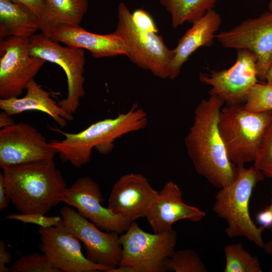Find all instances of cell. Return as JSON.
<instances>
[{
	"instance_id": "cell-21",
	"label": "cell",
	"mask_w": 272,
	"mask_h": 272,
	"mask_svg": "<svg viewBox=\"0 0 272 272\" xmlns=\"http://www.w3.org/2000/svg\"><path fill=\"white\" fill-rule=\"evenodd\" d=\"M40 30L38 18L26 6L12 0H0V39L29 38Z\"/></svg>"
},
{
	"instance_id": "cell-5",
	"label": "cell",
	"mask_w": 272,
	"mask_h": 272,
	"mask_svg": "<svg viewBox=\"0 0 272 272\" xmlns=\"http://www.w3.org/2000/svg\"><path fill=\"white\" fill-rule=\"evenodd\" d=\"M271 114L272 111H249L243 105L221 108L218 129L228 159L235 166L255 161Z\"/></svg>"
},
{
	"instance_id": "cell-11",
	"label": "cell",
	"mask_w": 272,
	"mask_h": 272,
	"mask_svg": "<svg viewBox=\"0 0 272 272\" xmlns=\"http://www.w3.org/2000/svg\"><path fill=\"white\" fill-rule=\"evenodd\" d=\"M256 61V56L251 51L237 49L236 61L230 68L201 73L199 79L202 83L212 87L210 95L220 97L228 105L244 104L250 90L258 83Z\"/></svg>"
},
{
	"instance_id": "cell-6",
	"label": "cell",
	"mask_w": 272,
	"mask_h": 272,
	"mask_svg": "<svg viewBox=\"0 0 272 272\" xmlns=\"http://www.w3.org/2000/svg\"><path fill=\"white\" fill-rule=\"evenodd\" d=\"M117 12V24L114 32L126 44V56L132 63L149 71L155 76L162 79L168 78L172 49L167 47L161 35L138 27L124 3L119 4Z\"/></svg>"
},
{
	"instance_id": "cell-2",
	"label": "cell",
	"mask_w": 272,
	"mask_h": 272,
	"mask_svg": "<svg viewBox=\"0 0 272 272\" xmlns=\"http://www.w3.org/2000/svg\"><path fill=\"white\" fill-rule=\"evenodd\" d=\"M11 201L22 214L45 215L62 202L67 187L54 159L3 169Z\"/></svg>"
},
{
	"instance_id": "cell-38",
	"label": "cell",
	"mask_w": 272,
	"mask_h": 272,
	"mask_svg": "<svg viewBox=\"0 0 272 272\" xmlns=\"http://www.w3.org/2000/svg\"><path fill=\"white\" fill-rule=\"evenodd\" d=\"M268 11L272 12V0H270L268 5Z\"/></svg>"
},
{
	"instance_id": "cell-17",
	"label": "cell",
	"mask_w": 272,
	"mask_h": 272,
	"mask_svg": "<svg viewBox=\"0 0 272 272\" xmlns=\"http://www.w3.org/2000/svg\"><path fill=\"white\" fill-rule=\"evenodd\" d=\"M206 215L198 208L186 204L179 186L169 181L159 192L146 218L154 233H160L172 229L173 224L179 220L198 222Z\"/></svg>"
},
{
	"instance_id": "cell-22",
	"label": "cell",
	"mask_w": 272,
	"mask_h": 272,
	"mask_svg": "<svg viewBox=\"0 0 272 272\" xmlns=\"http://www.w3.org/2000/svg\"><path fill=\"white\" fill-rule=\"evenodd\" d=\"M169 13L172 26L176 29L185 22L193 23L210 10L218 0H159Z\"/></svg>"
},
{
	"instance_id": "cell-8",
	"label": "cell",
	"mask_w": 272,
	"mask_h": 272,
	"mask_svg": "<svg viewBox=\"0 0 272 272\" xmlns=\"http://www.w3.org/2000/svg\"><path fill=\"white\" fill-rule=\"evenodd\" d=\"M29 51L31 56L55 63L63 70L66 77L67 93L58 104L68 113H75L85 94L84 49L63 46L41 32L29 38Z\"/></svg>"
},
{
	"instance_id": "cell-24",
	"label": "cell",
	"mask_w": 272,
	"mask_h": 272,
	"mask_svg": "<svg viewBox=\"0 0 272 272\" xmlns=\"http://www.w3.org/2000/svg\"><path fill=\"white\" fill-rule=\"evenodd\" d=\"M224 272H262L258 258L248 252L242 244L227 245L224 248Z\"/></svg>"
},
{
	"instance_id": "cell-16",
	"label": "cell",
	"mask_w": 272,
	"mask_h": 272,
	"mask_svg": "<svg viewBox=\"0 0 272 272\" xmlns=\"http://www.w3.org/2000/svg\"><path fill=\"white\" fill-rule=\"evenodd\" d=\"M159 192L140 173L121 176L114 184L107 207L131 222L146 217Z\"/></svg>"
},
{
	"instance_id": "cell-39",
	"label": "cell",
	"mask_w": 272,
	"mask_h": 272,
	"mask_svg": "<svg viewBox=\"0 0 272 272\" xmlns=\"http://www.w3.org/2000/svg\"><path fill=\"white\" fill-rule=\"evenodd\" d=\"M271 197H272V187H271ZM270 210H272V198H271V203L270 204L267 206Z\"/></svg>"
},
{
	"instance_id": "cell-30",
	"label": "cell",
	"mask_w": 272,
	"mask_h": 272,
	"mask_svg": "<svg viewBox=\"0 0 272 272\" xmlns=\"http://www.w3.org/2000/svg\"><path fill=\"white\" fill-rule=\"evenodd\" d=\"M6 219L36 224L43 228L56 226L62 221L61 216H46L41 214H12L8 215Z\"/></svg>"
},
{
	"instance_id": "cell-4",
	"label": "cell",
	"mask_w": 272,
	"mask_h": 272,
	"mask_svg": "<svg viewBox=\"0 0 272 272\" xmlns=\"http://www.w3.org/2000/svg\"><path fill=\"white\" fill-rule=\"evenodd\" d=\"M237 168L235 179L217 193L213 210L226 221L225 232L228 237H244L263 248L265 243L262 233L265 229L254 224L250 216L249 205L253 188L265 176L253 166Z\"/></svg>"
},
{
	"instance_id": "cell-18",
	"label": "cell",
	"mask_w": 272,
	"mask_h": 272,
	"mask_svg": "<svg viewBox=\"0 0 272 272\" xmlns=\"http://www.w3.org/2000/svg\"><path fill=\"white\" fill-rule=\"evenodd\" d=\"M50 38L67 46L86 49L95 58L127 54L124 40L114 32L97 34L80 25H59L53 29Z\"/></svg>"
},
{
	"instance_id": "cell-9",
	"label": "cell",
	"mask_w": 272,
	"mask_h": 272,
	"mask_svg": "<svg viewBox=\"0 0 272 272\" xmlns=\"http://www.w3.org/2000/svg\"><path fill=\"white\" fill-rule=\"evenodd\" d=\"M29 38L0 39L1 99L19 97L45 62L30 55Z\"/></svg>"
},
{
	"instance_id": "cell-32",
	"label": "cell",
	"mask_w": 272,
	"mask_h": 272,
	"mask_svg": "<svg viewBox=\"0 0 272 272\" xmlns=\"http://www.w3.org/2000/svg\"><path fill=\"white\" fill-rule=\"evenodd\" d=\"M256 220L260 226L272 231V210L267 206L258 213Z\"/></svg>"
},
{
	"instance_id": "cell-3",
	"label": "cell",
	"mask_w": 272,
	"mask_h": 272,
	"mask_svg": "<svg viewBox=\"0 0 272 272\" xmlns=\"http://www.w3.org/2000/svg\"><path fill=\"white\" fill-rule=\"evenodd\" d=\"M148 122L147 112L134 103L127 112L115 118L98 121L77 133L50 127L64 138L50 143L63 162L80 168L90 161L93 149L102 155H108L112 151L116 139L145 128Z\"/></svg>"
},
{
	"instance_id": "cell-10",
	"label": "cell",
	"mask_w": 272,
	"mask_h": 272,
	"mask_svg": "<svg viewBox=\"0 0 272 272\" xmlns=\"http://www.w3.org/2000/svg\"><path fill=\"white\" fill-rule=\"evenodd\" d=\"M225 48L247 49L256 57L258 80L265 81L272 63V12L265 11L257 17L242 21L230 30L216 35Z\"/></svg>"
},
{
	"instance_id": "cell-23",
	"label": "cell",
	"mask_w": 272,
	"mask_h": 272,
	"mask_svg": "<svg viewBox=\"0 0 272 272\" xmlns=\"http://www.w3.org/2000/svg\"><path fill=\"white\" fill-rule=\"evenodd\" d=\"M54 29L59 25H79L88 8V0H43Z\"/></svg>"
},
{
	"instance_id": "cell-33",
	"label": "cell",
	"mask_w": 272,
	"mask_h": 272,
	"mask_svg": "<svg viewBox=\"0 0 272 272\" xmlns=\"http://www.w3.org/2000/svg\"><path fill=\"white\" fill-rule=\"evenodd\" d=\"M11 253L6 249V245L3 241H0V272L10 271V268L6 266L12 260Z\"/></svg>"
},
{
	"instance_id": "cell-12",
	"label": "cell",
	"mask_w": 272,
	"mask_h": 272,
	"mask_svg": "<svg viewBox=\"0 0 272 272\" xmlns=\"http://www.w3.org/2000/svg\"><path fill=\"white\" fill-rule=\"evenodd\" d=\"M41 251L60 272L106 271L114 267L94 263L82 252L80 241L62 221L57 225L40 227Z\"/></svg>"
},
{
	"instance_id": "cell-1",
	"label": "cell",
	"mask_w": 272,
	"mask_h": 272,
	"mask_svg": "<svg viewBox=\"0 0 272 272\" xmlns=\"http://www.w3.org/2000/svg\"><path fill=\"white\" fill-rule=\"evenodd\" d=\"M225 103L212 95L202 99L184 143L196 171L213 186L221 188L236 178L238 168L229 160L218 126L220 111Z\"/></svg>"
},
{
	"instance_id": "cell-7",
	"label": "cell",
	"mask_w": 272,
	"mask_h": 272,
	"mask_svg": "<svg viewBox=\"0 0 272 272\" xmlns=\"http://www.w3.org/2000/svg\"><path fill=\"white\" fill-rule=\"evenodd\" d=\"M177 234L173 228L153 234L144 231L135 222L119 236L122 255L119 265H127L135 272H164L165 259L175 251Z\"/></svg>"
},
{
	"instance_id": "cell-15",
	"label": "cell",
	"mask_w": 272,
	"mask_h": 272,
	"mask_svg": "<svg viewBox=\"0 0 272 272\" xmlns=\"http://www.w3.org/2000/svg\"><path fill=\"white\" fill-rule=\"evenodd\" d=\"M103 201L99 184L88 176L78 178L67 187L62 199L100 229L118 234L126 231L132 222L103 207Z\"/></svg>"
},
{
	"instance_id": "cell-26",
	"label": "cell",
	"mask_w": 272,
	"mask_h": 272,
	"mask_svg": "<svg viewBox=\"0 0 272 272\" xmlns=\"http://www.w3.org/2000/svg\"><path fill=\"white\" fill-rule=\"evenodd\" d=\"M243 107L253 112L272 111V86L267 83H256L250 90Z\"/></svg>"
},
{
	"instance_id": "cell-25",
	"label": "cell",
	"mask_w": 272,
	"mask_h": 272,
	"mask_svg": "<svg viewBox=\"0 0 272 272\" xmlns=\"http://www.w3.org/2000/svg\"><path fill=\"white\" fill-rule=\"evenodd\" d=\"M166 270L175 272H206L207 269L197 253L185 249L174 251L164 262Z\"/></svg>"
},
{
	"instance_id": "cell-20",
	"label": "cell",
	"mask_w": 272,
	"mask_h": 272,
	"mask_svg": "<svg viewBox=\"0 0 272 272\" xmlns=\"http://www.w3.org/2000/svg\"><path fill=\"white\" fill-rule=\"evenodd\" d=\"M26 95L22 97L0 99V109L10 116L28 111H39L50 116L60 126H66L74 117L62 109L34 80L27 86Z\"/></svg>"
},
{
	"instance_id": "cell-28",
	"label": "cell",
	"mask_w": 272,
	"mask_h": 272,
	"mask_svg": "<svg viewBox=\"0 0 272 272\" xmlns=\"http://www.w3.org/2000/svg\"><path fill=\"white\" fill-rule=\"evenodd\" d=\"M253 167L272 178V114L260 143Z\"/></svg>"
},
{
	"instance_id": "cell-27",
	"label": "cell",
	"mask_w": 272,
	"mask_h": 272,
	"mask_svg": "<svg viewBox=\"0 0 272 272\" xmlns=\"http://www.w3.org/2000/svg\"><path fill=\"white\" fill-rule=\"evenodd\" d=\"M11 272H60L46 256L37 252L21 256L10 268Z\"/></svg>"
},
{
	"instance_id": "cell-35",
	"label": "cell",
	"mask_w": 272,
	"mask_h": 272,
	"mask_svg": "<svg viewBox=\"0 0 272 272\" xmlns=\"http://www.w3.org/2000/svg\"><path fill=\"white\" fill-rule=\"evenodd\" d=\"M14 123L15 122L13 119L11 118V116L9 115L4 111H2L0 113L1 128L10 126Z\"/></svg>"
},
{
	"instance_id": "cell-37",
	"label": "cell",
	"mask_w": 272,
	"mask_h": 272,
	"mask_svg": "<svg viewBox=\"0 0 272 272\" xmlns=\"http://www.w3.org/2000/svg\"><path fill=\"white\" fill-rule=\"evenodd\" d=\"M265 81L267 84L272 86V63L267 72Z\"/></svg>"
},
{
	"instance_id": "cell-29",
	"label": "cell",
	"mask_w": 272,
	"mask_h": 272,
	"mask_svg": "<svg viewBox=\"0 0 272 272\" xmlns=\"http://www.w3.org/2000/svg\"><path fill=\"white\" fill-rule=\"evenodd\" d=\"M12 1L25 5L32 11L40 21L41 32L50 37L54 27L50 21L43 0Z\"/></svg>"
},
{
	"instance_id": "cell-13",
	"label": "cell",
	"mask_w": 272,
	"mask_h": 272,
	"mask_svg": "<svg viewBox=\"0 0 272 272\" xmlns=\"http://www.w3.org/2000/svg\"><path fill=\"white\" fill-rule=\"evenodd\" d=\"M57 153L50 143L32 125L14 123L0 130L1 169L51 159Z\"/></svg>"
},
{
	"instance_id": "cell-19",
	"label": "cell",
	"mask_w": 272,
	"mask_h": 272,
	"mask_svg": "<svg viewBox=\"0 0 272 272\" xmlns=\"http://www.w3.org/2000/svg\"><path fill=\"white\" fill-rule=\"evenodd\" d=\"M222 23L221 15L213 9L193 23L172 49L169 69V79H174L180 74L184 63L200 47H210L214 43L216 33Z\"/></svg>"
},
{
	"instance_id": "cell-31",
	"label": "cell",
	"mask_w": 272,
	"mask_h": 272,
	"mask_svg": "<svg viewBox=\"0 0 272 272\" xmlns=\"http://www.w3.org/2000/svg\"><path fill=\"white\" fill-rule=\"evenodd\" d=\"M133 23L139 28L157 33L158 29L152 17L145 11L137 10L132 13Z\"/></svg>"
},
{
	"instance_id": "cell-36",
	"label": "cell",
	"mask_w": 272,
	"mask_h": 272,
	"mask_svg": "<svg viewBox=\"0 0 272 272\" xmlns=\"http://www.w3.org/2000/svg\"><path fill=\"white\" fill-rule=\"evenodd\" d=\"M262 249L266 253L272 254V238L264 244Z\"/></svg>"
},
{
	"instance_id": "cell-34",
	"label": "cell",
	"mask_w": 272,
	"mask_h": 272,
	"mask_svg": "<svg viewBox=\"0 0 272 272\" xmlns=\"http://www.w3.org/2000/svg\"><path fill=\"white\" fill-rule=\"evenodd\" d=\"M11 199L5 186L4 176L2 173L0 174V210H3L6 208Z\"/></svg>"
},
{
	"instance_id": "cell-14",
	"label": "cell",
	"mask_w": 272,
	"mask_h": 272,
	"mask_svg": "<svg viewBox=\"0 0 272 272\" xmlns=\"http://www.w3.org/2000/svg\"><path fill=\"white\" fill-rule=\"evenodd\" d=\"M60 216L67 229L84 244L89 260L112 267L119 265L122 247L118 233L103 232L69 206L61 208Z\"/></svg>"
}]
</instances>
